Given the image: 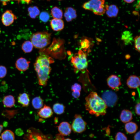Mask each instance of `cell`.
Listing matches in <instances>:
<instances>
[{"label": "cell", "mask_w": 140, "mask_h": 140, "mask_svg": "<svg viewBox=\"0 0 140 140\" xmlns=\"http://www.w3.org/2000/svg\"><path fill=\"white\" fill-rule=\"evenodd\" d=\"M53 61L50 57L44 54H41L37 58L34 67L40 85L45 87L47 85L51 70L50 65Z\"/></svg>", "instance_id": "obj_1"}, {"label": "cell", "mask_w": 140, "mask_h": 140, "mask_svg": "<svg viewBox=\"0 0 140 140\" xmlns=\"http://www.w3.org/2000/svg\"><path fill=\"white\" fill-rule=\"evenodd\" d=\"M86 110L96 117L104 115L106 113L107 106L97 93L92 92L85 98Z\"/></svg>", "instance_id": "obj_2"}, {"label": "cell", "mask_w": 140, "mask_h": 140, "mask_svg": "<svg viewBox=\"0 0 140 140\" xmlns=\"http://www.w3.org/2000/svg\"><path fill=\"white\" fill-rule=\"evenodd\" d=\"M51 35L50 33L46 31L37 32L32 35L30 41L35 48H42L50 44Z\"/></svg>", "instance_id": "obj_3"}, {"label": "cell", "mask_w": 140, "mask_h": 140, "mask_svg": "<svg viewBox=\"0 0 140 140\" xmlns=\"http://www.w3.org/2000/svg\"><path fill=\"white\" fill-rule=\"evenodd\" d=\"M82 8L92 11L95 15H102L106 12V5L105 0H90L83 4Z\"/></svg>", "instance_id": "obj_4"}, {"label": "cell", "mask_w": 140, "mask_h": 140, "mask_svg": "<svg viewBox=\"0 0 140 140\" xmlns=\"http://www.w3.org/2000/svg\"><path fill=\"white\" fill-rule=\"evenodd\" d=\"M71 62L76 73L84 70L88 66L86 55L81 50L71 58Z\"/></svg>", "instance_id": "obj_5"}, {"label": "cell", "mask_w": 140, "mask_h": 140, "mask_svg": "<svg viewBox=\"0 0 140 140\" xmlns=\"http://www.w3.org/2000/svg\"><path fill=\"white\" fill-rule=\"evenodd\" d=\"M24 139L25 140H51L50 137L43 134L40 130L33 128L27 130Z\"/></svg>", "instance_id": "obj_6"}, {"label": "cell", "mask_w": 140, "mask_h": 140, "mask_svg": "<svg viewBox=\"0 0 140 140\" xmlns=\"http://www.w3.org/2000/svg\"><path fill=\"white\" fill-rule=\"evenodd\" d=\"M86 122L80 114H76L71 125L72 129L75 132L81 133L86 129Z\"/></svg>", "instance_id": "obj_7"}, {"label": "cell", "mask_w": 140, "mask_h": 140, "mask_svg": "<svg viewBox=\"0 0 140 140\" xmlns=\"http://www.w3.org/2000/svg\"><path fill=\"white\" fill-rule=\"evenodd\" d=\"M101 97L107 107H113L116 105L118 101L117 95L114 92L107 90L102 94Z\"/></svg>", "instance_id": "obj_8"}, {"label": "cell", "mask_w": 140, "mask_h": 140, "mask_svg": "<svg viewBox=\"0 0 140 140\" xmlns=\"http://www.w3.org/2000/svg\"><path fill=\"white\" fill-rule=\"evenodd\" d=\"M16 16L10 10H7L2 14L1 21L3 24L5 26L11 25L16 19Z\"/></svg>", "instance_id": "obj_9"}, {"label": "cell", "mask_w": 140, "mask_h": 140, "mask_svg": "<svg viewBox=\"0 0 140 140\" xmlns=\"http://www.w3.org/2000/svg\"><path fill=\"white\" fill-rule=\"evenodd\" d=\"M107 82L109 87L115 90H118L119 87L121 85L120 79L115 75L112 74L109 76Z\"/></svg>", "instance_id": "obj_10"}, {"label": "cell", "mask_w": 140, "mask_h": 140, "mask_svg": "<svg viewBox=\"0 0 140 140\" xmlns=\"http://www.w3.org/2000/svg\"><path fill=\"white\" fill-rule=\"evenodd\" d=\"M30 63V61L25 58L22 57L19 58L16 61L15 66L18 70L24 72L28 69Z\"/></svg>", "instance_id": "obj_11"}, {"label": "cell", "mask_w": 140, "mask_h": 140, "mask_svg": "<svg viewBox=\"0 0 140 140\" xmlns=\"http://www.w3.org/2000/svg\"><path fill=\"white\" fill-rule=\"evenodd\" d=\"M53 114L52 108L49 106L44 105L38 112V116L42 118H47L51 117Z\"/></svg>", "instance_id": "obj_12"}, {"label": "cell", "mask_w": 140, "mask_h": 140, "mask_svg": "<svg viewBox=\"0 0 140 140\" xmlns=\"http://www.w3.org/2000/svg\"><path fill=\"white\" fill-rule=\"evenodd\" d=\"M58 129L60 134L62 136H66L71 133L72 128L68 122L64 121L60 124L58 126Z\"/></svg>", "instance_id": "obj_13"}, {"label": "cell", "mask_w": 140, "mask_h": 140, "mask_svg": "<svg viewBox=\"0 0 140 140\" xmlns=\"http://www.w3.org/2000/svg\"><path fill=\"white\" fill-rule=\"evenodd\" d=\"M126 83L127 86L129 88H137L140 86L139 78L135 75H131L127 79Z\"/></svg>", "instance_id": "obj_14"}, {"label": "cell", "mask_w": 140, "mask_h": 140, "mask_svg": "<svg viewBox=\"0 0 140 140\" xmlns=\"http://www.w3.org/2000/svg\"><path fill=\"white\" fill-rule=\"evenodd\" d=\"M64 16L67 22H70L77 17L76 11L72 7H67L65 10Z\"/></svg>", "instance_id": "obj_15"}, {"label": "cell", "mask_w": 140, "mask_h": 140, "mask_svg": "<svg viewBox=\"0 0 140 140\" xmlns=\"http://www.w3.org/2000/svg\"><path fill=\"white\" fill-rule=\"evenodd\" d=\"M50 25L54 31H58L63 29L64 27V23L61 19L54 18L51 20Z\"/></svg>", "instance_id": "obj_16"}, {"label": "cell", "mask_w": 140, "mask_h": 140, "mask_svg": "<svg viewBox=\"0 0 140 140\" xmlns=\"http://www.w3.org/2000/svg\"><path fill=\"white\" fill-rule=\"evenodd\" d=\"M118 11V8L115 5L111 4L108 6V5H106L105 12L108 17L113 18L116 17Z\"/></svg>", "instance_id": "obj_17"}, {"label": "cell", "mask_w": 140, "mask_h": 140, "mask_svg": "<svg viewBox=\"0 0 140 140\" xmlns=\"http://www.w3.org/2000/svg\"><path fill=\"white\" fill-rule=\"evenodd\" d=\"M132 114L131 111L127 109L123 110L120 114V118L123 123L130 122L132 119Z\"/></svg>", "instance_id": "obj_18"}, {"label": "cell", "mask_w": 140, "mask_h": 140, "mask_svg": "<svg viewBox=\"0 0 140 140\" xmlns=\"http://www.w3.org/2000/svg\"><path fill=\"white\" fill-rule=\"evenodd\" d=\"M17 100L18 102L23 107H27L29 104V96L26 93L19 94Z\"/></svg>", "instance_id": "obj_19"}, {"label": "cell", "mask_w": 140, "mask_h": 140, "mask_svg": "<svg viewBox=\"0 0 140 140\" xmlns=\"http://www.w3.org/2000/svg\"><path fill=\"white\" fill-rule=\"evenodd\" d=\"M121 39L126 45L131 43L133 40L132 33L128 30L123 31L121 34Z\"/></svg>", "instance_id": "obj_20"}, {"label": "cell", "mask_w": 140, "mask_h": 140, "mask_svg": "<svg viewBox=\"0 0 140 140\" xmlns=\"http://www.w3.org/2000/svg\"><path fill=\"white\" fill-rule=\"evenodd\" d=\"M2 102L4 106L6 108H11L15 104V101L14 96L11 95L5 96L3 98Z\"/></svg>", "instance_id": "obj_21"}, {"label": "cell", "mask_w": 140, "mask_h": 140, "mask_svg": "<svg viewBox=\"0 0 140 140\" xmlns=\"http://www.w3.org/2000/svg\"><path fill=\"white\" fill-rule=\"evenodd\" d=\"M138 126L137 124L133 122H129L126 123L125 125V129L126 132L129 134L134 133L137 130Z\"/></svg>", "instance_id": "obj_22"}, {"label": "cell", "mask_w": 140, "mask_h": 140, "mask_svg": "<svg viewBox=\"0 0 140 140\" xmlns=\"http://www.w3.org/2000/svg\"><path fill=\"white\" fill-rule=\"evenodd\" d=\"M1 138L2 140H15V134L12 131L6 130L1 134Z\"/></svg>", "instance_id": "obj_23"}, {"label": "cell", "mask_w": 140, "mask_h": 140, "mask_svg": "<svg viewBox=\"0 0 140 140\" xmlns=\"http://www.w3.org/2000/svg\"><path fill=\"white\" fill-rule=\"evenodd\" d=\"M32 104L34 108L38 109L43 106L44 102L43 100L40 97L37 96L32 99Z\"/></svg>", "instance_id": "obj_24"}, {"label": "cell", "mask_w": 140, "mask_h": 140, "mask_svg": "<svg viewBox=\"0 0 140 140\" xmlns=\"http://www.w3.org/2000/svg\"><path fill=\"white\" fill-rule=\"evenodd\" d=\"M51 14L54 18L61 19L62 18L63 12L62 10L57 6H54L51 9Z\"/></svg>", "instance_id": "obj_25"}, {"label": "cell", "mask_w": 140, "mask_h": 140, "mask_svg": "<svg viewBox=\"0 0 140 140\" xmlns=\"http://www.w3.org/2000/svg\"><path fill=\"white\" fill-rule=\"evenodd\" d=\"M29 16L32 19H35L39 15L40 11L37 7L36 6H31L28 8Z\"/></svg>", "instance_id": "obj_26"}, {"label": "cell", "mask_w": 140, "mask_h": 140, "mask_svg": "<svg viewBox=\"0 0 140 140\" xmlns=\"http://www.w3.org/2000/svg\"><path fill=\"white\" fill-rule=\"evenodd\" d=\"M53 111L57 114L61 115L64 112L65 107L63 104L57 103L53 105Z\"/></svg>", "instance_id": "obj_27"}, {"label": "cell", "mask_w": 140, "mask_h": 140, "mask_svg": "<svg viewBox=\"0 0 140 140\" xmlns=\"http://www.w3.org/2000/svg\"><path fill=\"white\" fill-rule=\"evenodd\" d=\"M33 46L31 41L27 40L24 42L22 45V49L25 53L31 52L33 49Z\"/></svg>", "instance_id": "obj_28"}, {"label": "cell", "mask_w": 140, "mask_h": 140, "mask_svg": "<svg viewBox=\"0 0 140 140\" xmlns=\"http://www.w3.org/2000/svg\"><path fill=\"white\" fill-rule=\"evenodd\" d=\"M39 18L41 21L46 23L49 20L50 16L49 13L47 12L44 11L40 13Z\"/></svg>", "instance_id": "obj_29"}, {"label": "cell", "mask_w": 140, "mask_h": 140, "mask_svg": "<svg viewBox=\"0 0 140 140\" xmlns=\"http://www.w3.org/2000/svg\"><path fill=\"white\" fill-rule=\"evenodd\" d=\"M135 47V50L138 52L140 50V36H136L134 38Z\"/></svg>", "instance_id": "obj_30"}, {"label": "cell", "mask_w": 140, "mask_h": 140, "mask_svg": "<svg viewBox=\"0 0 140 140\" xmlns=\"http://www.w3.org/2000/svg\"><path fill=\"white\" fill-rule=\"evenodd\" d=\"M115 140H128V139L124 134L121 132H118L115 136Z\"/></svg>", "instance_id": "obj_31"}, {"label": "cell", "mask_w": 140, "mask_h": 140, "mask_svg": "<svg viewBox=\"0 0 140 140\" xmlns=\"http://www.w3.org/2000/svg\"><path fill=\"white\" fill-rule=\"evenodd\" d=\"M7 70L6 68L2 65H0V79L4 78L6 75Z\"/></svg>", "instance_id": "obj_32"}, {"label": "cell", "mask_w": 140, "mask_h": 140, "mask_svg": "<svg viewBox=\"0 0 140 140\" xmlns=\"http://www.w3.org/2000/svg\"><path fill=\"white\" fill-rule=\"evenodd\" d=\"M11 1H16L18 2H23L29 3L30 0H0V3H2L3 5H5L6 3Z\"/></svg>", "instance_id": "obj_33"}, {"label": "cell", "mask_w": 140, "mask_h": 140, "mask_svg": "<svg viewBox=\"0 0 140 140\" xmlns=\"http://www.w3.org/2000/svg\"><path fill=\"white\" fill-rule=\"evenodd\" d=\"M81 86L77 83H74L72 86L71 87L72 91H79L81 92Z\"/></svg>", "instance_id": "obj_34"}, {"label": "cell", "mask_w": 140, "mask_h": 140, "mask_svg": "<svg viewBox=\"0 0 140 140\" xmlns=\"http://www.w3.org/2000/svg\"><path fill=\"white\" fill-rule=\"evenodd\" d=\"M80 95V92L79 91H72V95L73 97L75 98H77L79 97Z\"/></svg>", "instance_id": "obj_35"}, {"label": "cell", "mask_w": 140, "mask_h": 140, "mask_svg": "<svg viewBox=\"0 0 140 140\" xmlns=\"http://www.w3.org/2000/svg\"><path fill=\"white\" fill-rule=\"evenodd\" d=\"M135 112L136 114L138 115H140V103H137L135 106Z\"/></svg>", "instance_id": "obj_36"}, {"label": "cell", "mask_w": 140, "mask_h": 140, "mask_svg": "<svg viewBox=\"0 0 140 140\" xmlns=\"http://www.w3.org/2000/svg\"><path fill=\"white\" fill-rule=\"evenodd\" d=\"M64 138L63 136L59 134L56 135L55 138L54 140H63Z\"/></svg>", "instance_id": "obj_37"}, {"label": "cell", "mask_w": 140, "mask_h": 140, "mask_svg": "<svg viewBox=\"0 0 140 140\" xmlns=\"http://www.w3.org/2000/svg\"><path fill=\"white\" fill-rule=\"evenodd\" d=\"M140 131H139L135 135L134 140H140Z\"/></svg>", "instance_id": "obj_38"}, {"label": "cell", "mask_w": 140, "mask_h": 140, "mask_svg": "<svg viewBox=\"0 0 140 140\" xmlns=\"http://www.w3.org/2000/svg\"><path fill=\"white\" fill-rule=\"evenodd\" d=\"M124 2L127 3H131L133 2L135 0H123Z\"/></svg>", "instance_id": "obj_39"}, {"label": "cell", "mask_w": 140, "mask_h": 140, "mask_svg": "<svg viewBox=\"0 0 140 140\" xmlns=\"http://www.w3.org/2000/svg\"><path fill=\"white\" fill-rule=\"evenodd\" d=\"M3 129V126L2 125L0 124V134H1V132L2 130Z\"/></svg>", "instance_id": "obj_40"}, {"label": "cell", "mask_w": 140, "mask_h": 140, "mask_svg": "<svg viewBox=\"0 0 140 140\" xmlns=\"http://www.w3.org/2000/svg\"><path fill=\"white\" fill-rule=\"evenodd\" d=\"M63 140H72L68 138H66L65 139H64Z\"/></svg>", "instance_id": "obj_41"}, {"label": "cell", "mask_w": 140, "mask_h": 140, "mask_svg": "<svg viewBox=\"0 0 140 140\" xmlns=\"http://www.w3.org/2000/svg\"><path fill=\"white\" fill-rule=\"evenodd\" d=\"M59 0V1H61V0Z\"/></svg>", "instance_id": "obj_42"}]
</instances>
